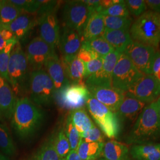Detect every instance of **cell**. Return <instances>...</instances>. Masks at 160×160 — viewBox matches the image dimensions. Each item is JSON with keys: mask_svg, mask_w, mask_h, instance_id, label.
Wrapping results in <instances>:
<instances>
[{"mask_svg": "<svg viewBox=\"0 0 160 160\" xmlns=\"http://www.w3.org/2000/svg\"><path fill=\"white\" fill-rule=\"evenodd\" d=\"M105 29L108 30H129L132 24V19L128 17H113L104 16Z\"/></svg>", "mask_w": 160, "mask_h": 160, "instance_id": "cell-30", "label": "cell"}, {"mask_svg": "<svg viewBox=\"0 0 160 160\" xmlns=\"http://www.w3.org/2000/svg\"><path fill=\"white\" fill-rule=\"evenodd\" d=\"M94 12L83 1H69L62 10L63 27L82 34L84 29Z\"/></svg>", "mask_w": 160, "mask_h": 160, "instance_id": "cell-7", "label": "cell"}, {"mask_svg": "<svg viewBox=\"0 0 160 160\" xmlns=\"http://www.w3.org/2000/svg\"><path fill=\"white\" fill-rule=\"evenodd\" d=\"M125 2L129 12L135 16L142 15L148 7L145 0H127Z\"/></svg>", "mask_w": 160, "mask_h": 160, "instance_id": "cell-38", "label": "cell"}, {"mask_svg": "<svg viewBox=\"0 0 160 160\" xmlns=\"http://www.w3.org/2000/svg\"><path fill=\"white\" fill-rule=\"evenodd\" d=\"M160 138V118L156 102L146 106L139 114L128 135L129 143L141 145L151 143Z\"/></svg>", "mask_w": 160, "mask_h": 160, "instance_id": "cell-2", "label": "cell"}, {"mask_svg": "<svg viewBox=\"0 0 160 160\" xmlns=\"http://www.w3.org/2000/svg\"><path fill=\"white\" fill-rule=\"evenodd\" d=\"M22 12L10 0L0 1V24L6 26L12 23Z\"/></svg>", "mask_w": 160, "mask_h": 160, "instance_id": "cell-28", "label": "cell"}, {"mask_svg": "<svg viewBox=\"0 0 160 160\" xmlns=\"http://www.w3.org/2000/svg\"><path fill=\"white\" fill-rule=\"evenodd\" d=\"M53 146L58 155L61 158H65L71 152L70 144L65 132L61 130L53 139Z\"/></svg>", "mask_w": 160, "mask_h": 160, "instance_id": "cell-32", "label": "cell"}, {"mask_svg": "<svg viewBox=\"0 0 160 160\" xmlns=\"http://www.w3.org/2000/svg\"><path fill=\"white\" fill-rule=\"evenodd\" d=\"M131 154L136 160H160V143L135 145Z\"/></svg>", "mask_w": 160, "mask_h": 160, "instance_id": "cell-25", "label": "cell"}, {"mask_svg": "<svg viewBox=\"0 0 160 160\" xmlns=\"http://www.w3.org/2000/svg\"><path fill=\"white\" fill-rule=\"evenodd\" d=\"M77 57L82 61L84 63L90 61L92 59L100 57L94 52L90 50V49L86 48L85 46H82L80 51L77 55Z\"/></svg>", "mask_w": 160, "mask_h": 160, "instance_id": "cell-42", "label": "cell"}, {"mask_svg": "<svg viewBox=\"0 0 160 160\" xmlns=\"http://www.w3.org/2000/svg\"><path fill=\"white\" fill-rule=\"evenodd\" d=\"M99 160H106V159H104V158H100Z\"/></svg>", "mask_w": 160, "mask_h": 160, "instance_id": "cell-48", "label": "cell"}, {"mask_svg": "<svg viewBox=\"0 0 160 160\" xmlns=\"http://www.w3.org/2000/svg\"><path fill=\"white\" fill-rule=\"evenodd\" d=\"M84 39L80 32L63 27L60 34L59 46L62 55V62L69 61L77 57Z\"/></svg>", "mask_w": 160, "mask_h": 160, "instance_id": "cell-15", "label": "cell"}, {"mask_svg": "<svg viewBox=\"0 0 160 160\" xmlns=\"http://www.w3.org/2000/svg\"><path fill=\"white\" fill-rule=\"evenodd\" d=\"M102 155L106 160H129V149L125 143L111 140L104 143Z\"/></svg>", "mask_w": 160, "mask_h": 160, "instance_id": "cell-22", "label": "cell"}, {"mask_svg": "<svg viewBox=\"0 0 160 160\" xmlns=\"http://www.w3.org/2000/svg\"><path fill=\"white\" fill-rule=\"evenodd\" d=\"M142 75L132 63L129 58L124 53H122L112 73V85L126 92Z\"/></svg>", "mask_w": 160, "mask_h": 160, "instance_id": "cell-8", "label": "cell"}, {"mask_svg": "<svg viewBox=\"0 0 160 160\" xmlns=\"http://www.w3.org/2000/svg\"><path fill=\"white\" fill-rule=\"evenodd\" d=\"M29 64L19 42L12 49L8 67V82L16 94L22 93L28 86Z\"/></svg>", "mask_w": 160, "mask_h": 160, "instance_id": "cell-4", "label": "cell"}, {"mask_svg": "<svg viewBox=\"0 0 160 160\" xmlns=\"http://www.w3.org/2000/svg\"><path fill=\"white\" fill-rule=\"evenodd\" d=\"M120 54L119 52L114 51L102 58V67L96 74L86 78V86L87 87H112V73Z\"/></svg>", "mask_w": 160, "mask_h": 160, "instance_id": "cell-13", "label": "cell"}, {"mask_svg": "<svg viewBox=\"0 0 160 160\" xmlns=\"http://www.w3.org/2000/svg\"><path fill=\"white\" fill-rule=\"evenodd\" d=\"M146 107V103L125 94L116 113L119 119L133 122Z\"/></svg>", "mask_w": 160, "mask_h": 160, "instance_id": "cell-19", "label": "cell"}, {"mask_svg": "<svg viewBox=\"0 0 160 160\" xmlns=\"http://www.w3.org/2000/svg\"><path fill=\"white\" fill-rule=\"evenodd\" d=\"M82 46H85L94 52L101 58L106 56L110 52L114 51V49L102 36L90 40H84Z\"/></svg>", "mask_w": 160, "mask_h": 160, "instance_id": "cell-29", "label": "cell"}, {"mask_svg": "<svg viewBox=\"0 0 160 160\" xmlns=\"http://www.w3.org/2000/svg\"><path fill=\"white\" fill-rule=\"evenodd\" d=\"M67 77L72 84H84L83 80L86 78V65L78 57L67 61L62 62Z\"/></svg>", "mask_w": 160, "mask_h": 160, "instance_id": "cell-23", "label": "cell"}, {"mask_svg": "<svg viewBox=\"0 0 160 160\" xmlns=\"http://www.w3.org/2000/svg\"><path fill=\"white\" fill-rule=\"evenodd\" d=\"M0 160H7V159L5 156L0 154Z\"/></svg>", "mask_w": 160, "mask_h": 160, "instance_id": "cell-47", "label": "cell"}, {"mask_svg": "<svg viewBox=\"0 0 160 160\" xmlns=\"http://www.w3.org/2000/svg\"><path fill=\"white\" fill-rule=\"evenodd\" d=\"M90 96V92L85 84L70 83L56 92L55 98L61 108L74 110L81 109L86 105Z\"/></svg>", "mask_w": 160, "mask_h": 160, "instance_id": "cell-9", "label": "cell"}, {"mask_svg": "<svg viewBox=\"0 0 160 160\" xmlns=\"http://www.w3.org/2000/svg\"><path fill=\"white\" fill-rule=\"evenodd\" d=\"M64 132L68 139L71 150H77L81 141L82 138L81 137L80 133L73 125L69 118H68L67 120Z\"/></svg>", "mask_w": 160, "mask_h": 160, "instance_id": "cell-35", "label": "cell"}, {"mask_svg": "<svg viewBox=\"0 0 160 160\" xmlns=\"http://www.w3.org/2000/svg\"><path fill=\"white\" fill-rule=\"evenodd\" d=\"M73 125L80 133V135L92 129L94 124L83 108L72 110L68 116Z\"/></svg>", "mask_w": 160, "mask_h": 160, "instance_id": "cell-26", "label": "cell"}, {"mask_svg": "<svg viewBox=\"0 0 160 160\" xmlns=\"http://www.w3.org/2000/svg\"><path fill=\"white\" fill-rule=\"evenodd\" d=\"M28 86L30 97L34 103L47 104L55 98V89L53 83L44 69L32 71Z\"/></svg>", "mask_w": 160, "mask_h": 160, "instance_id": "cell-6", "label": "cell"}, {"mask_svg": "<svg viewBox=\"0 0 160 160\" xmlns=\"http://www.w3.org/2000/svg\"><path fill=\"white\" fill-rule=\"evenodd\" d=\"M103 16H109L113 17H128L129 16V12L126 7L125 1L120 0V1L104 10L100 12Z\"/></svg>", "mask_w": 160, "mask_h": 160, "instance_id": "cell-36", "label": "cell"}, {"mask_svg": "<svg viewBox=\"0 0 160 160\" xmlns=\"http://www.w3.org/2000/svg\"><path fill=\"white\" fill-rule=\"evenodd\" d=\"M65 160H82L80 158L77 153V150L71 151L67 157L65 158Z\"/></svg>", "mask_w": 160, "mask_h": 160, "instance_id": "cell-45", "label": "cell"}, {"mask_svg": "<svg viewBox=\"0 0 160 160\" xmlns=\"http://www.w3.org/2000/svg\"><path fill=\"white\" fill-rule=\"evenodd\" d=\"M85 65L86 79L87 77L96 74L97 71L101 69L103 65V58L101 57L96 58L85 63Z\"/></svg>", "mask_w": 160, "mask_h": 160, "instance_id": "cell-40", "label": "cell"}, {"mask_svg": "<svg viewBox=\"0 0 160 160\" xmlns=\"http://www.w3.org/2000/svg\"><path fill=\"white\" fill-rule=\"evenodd\" d=\"M10 1L23 12L29 13H37L40 8L39 0H10Z\"/></svg>", "mask_w": 160, "mask_h": 160, "instance_id": "cell-37", "label": "cell"}, {"mask_svg": "<svg viewBox=\"0 0 160 160\" xmlns=\"http://www.w3.org/2000/svg\"><path fill=\"white\" fill-rule=\"evenodd\" d=\"M87 88L92 96L115 113L125 96V92L113 87H90Z\"/></svg>", "mask_w": 160, "mask_h": 160, "instance_id": "cell-16", "label": "cell"}, {"mask_svg": "<svg viewBox=\"0 0 160 160\" xmlns=\"http://www.w3.org/2000/svg\"><path fill=\"white\" fill-rule=\"evenodd\" d=\"M125 94L144 103L154 102L160 95V81L152 74H143Z\"/></svg>", "mask_w": 160, "mask_h": 160, "instance_id": "cell-11", "label": "cell"}, {"mask_svg": "<svg viewBox=\"0 0 160 160\" xmlns=\"http://www.w3.org/2000/svg\"><path fill=\"white\" fill-rule=\"evenodd\" d=\"M34 160H65V158H61L58 155L53 146V138H51L40 148Z\"/></svg>", "mask_w": 160, "mask_h": 160, "instance_id": "cell-33", "label": "cell"}, {"mask_svg": "<svg viewBox=\"0 0 160 160\" xmlns=\"http://www.w3.org/2000/svg\"><path fill=\"white\" fill-rule=\"evenodd\" d=\"M114 51L123 53L132 41L129 30H108L105 29L102 35Z\"/></svg>", "mask_w": 160, "mask_h": 160, "instance_id": "cell-21", "label": "cell"}, {"mask_svg": "<svg viewBox=\"0 0 160 160\" xmlns=\"http://www.w3.org/2000/svg\"><path fill=\"white\" fill-rule=\"evenodd\" d=\"M55 49L40 37H36L27 46L26 55L29 67L33 71L43 69L48 59L55 53Z\"/></svg>", "mask_w": 160, "mask_h": 160, "instance_id": "cell-12", "label": "cell"}, {"mask_svg": "<svg viewBox=\"0 0 160 160\" xmlns=\"http://www.w3.org/2000/svg\"><path fill=\"white\" fill-rule=\"evenodd\" d=\"M0 148L6 154L12 155L15 151L8 129L1 123H0Z\"/></svg>", "mask_w": 160, "mask_h": 160, "instance_id": "cell-34", "label": "cell"}, {"mask_svg": "<svg viewBox=\"0 0 160 160\" xmlns=\"http://www.w3.org/2000/svg\"><path fill=\"white\" fill-rule=\"evenodd\" d=\"M45 68L53 83L55 92L71 83L67 77L62 61L56 53L48 59Z\"/></svg>", "mask_w": 160, "mask_h": 160, "instance_id": "cell-18", "label": "cell"}, {"mask_svg": "<svg viewBox=\"0 0 160 160\" xmlns=\"http://www.w3.org/2000/svg\"><path fill=\"white\" fill-rule=\"evenodd\" d=\"M86 106L101 131L110 139L118 137L120 133V120L115 112L99 102L91 95Z\"/></svg>", "mask_w": 160, "mask_h": 160, "instance_id": "cell-5", "label": "cell"}, {"mask_svg": "<svg viewBox=\"0 0 160 160\" xmlns=\"http://www.w3.org/2000/svg\"><path fill=\"white\" fill-rule=\"evenodd\" d=\"M14 38H16L9 30L0 24V51L3 50L8 43Z\"/></svg>", "mask_w": 160, "mask_h": 160, "instance_id": "cell-41", "label": "cell"}, {"mask_svg": "<svg viewBox=\"0 0 160 160\" xmlns=\"http://www.w3.org/2000/svg\"><path fill=\"white\" fill-rule=\"evenodd\" d=\"M38 16L36 13L23 12L12 23L2 26L9 30L19 40L28 35L30 31L38 24Z\"/></svg>", "mask_w": 160, "mask_h": 160, "instance_id": "cell-17", "label": "cell"}, {"mask_svg": "<svg viewBox=\"0 0 160 160\" xmlns=\"http://www.w3.org/2000/svg\"><path fill=\"white\" fill-rule=\"evenodd\" d=\"M15 93L5 79L0 77V114L10 118L16 103Z\"/></svg>", "mask_w": 160, "mask_h": 160, "instance_id": "cell-20", "label": "cell"}, {"mask_svg": "<svg viewBox=\"0 0 160 160\" xmlns=\"http://www.w3.org/2000/svg\"><path fill=\"white\" fill-rule=\"evenodd\" d=\"M81 137L82 140L87 142H104V136L102 132L95 125L89 131L82 133Z\"/></svg>", "mask_w": 160, "mask_h": 160, "instance_id": "cell-39", "label": "cell"}, {"mask_svg": "<svg viewBox=\"0 0 160 160\" xmlns=\"http://www.w3.org/2000/svg\"><path fill=\"white\" fill-rule=\"evenodd\" d=\"M105 30L104 16L94 12L90 17L82 32L84 41L102 37Z\"/></svg>", "mask_w": 160, "mask_h": 160, "instance_id": "cell-24", "label": "cell"}, {"mask_svg": "<svg viewBox=\"0 0 160 160\" xmlns=\"http://www.w3.org/2000/svg\"><path fill=\"white\" fill-rule=\"evenodd\" d=\"M19 40L16 38L13 39L8 43L6 48L0 51V77L8 82V67L10 61V54L14 46Z\"/></svg>", "mask_w": 160, "mask_h": 160, "instance_id": "cell-31", "label": "cell"}, {"mask_svg": "<svg viewBox=\"0 0 160 160\" xmlns=\"http://www.w3.org/2000/svg\"></svg>", "mask_w": 160, "mask_h": 160, "instance_id": "cell-49", "label": "cell"}, {"mask_svg": "<svg viewBox=\"0 0 160 160\" xmlns=\"http://www.w3.org/2000/svg\"><path fill=\"white\" fill-rule=\"evenodd\" d=\"M104 142H87L81 139L77 149L82 160H96L102 154Z\"/></svg>", "mask_w": 160, "mask_h": 160, "instance_id": "cell-27", "label": "cell"}, {"mask_svg": "<svg viewBox=\"0 0 160 160\" xmlns=\"http://www.w3.org/2000/svg\"><path fill=\"white\" fill-rule=\"evenodd\" d=\"M132 39L145 45L158 48L160 43V14L147 11L138 17L129 29Z\"/></svg>", "mask_w": 160, "mask_h": 160, "instance_id": "cell-3", "label": "cell"}, {"mask_svg": "<svg viewBox=\"0 0 160 160\" xmlns=\"http://www.w3.org/2000/svg\"><path fill=\"white\" fill-rule=\"evenodd\" d=\"M143 74H152L157 52L154 48L132 40L123 52Z\"/></svg>", "mask_w": 160, "mask_h": 160, "instance_id": "cell-10", "label": "cell"}, {"mask_svg": "<svg viewBox=\"0 0 160 160\" xmlns=\"http://www.w3.org/2000/svg\"><path fill=\"white\" fill-rule=\"evenodd\" d=\"M40 38L55 49L59 46L60 32L56 12H48L38 17Z\"/></svg>", "mask_w": 160, "mask_h": 160, "instance_id": "cell-14", "label": "cell"}, {"mask_svg": "<svg viewBox=\"0 0 160 160\" xmlns=\"http://www.w3.org/2000/svg\"><path fill=\"white\" fill-rule=\"evenodd\" d=\"M12 117V125L17 135L26 138L39 128L43 113L31 100L23 97L17 100Z\"/></svg>", "mask_w": 160, "mask_h": 160, "instance_id": "cell-1", "label": "cell"}, {"mask_svg": "<svg viewBox=\"0 0 160 160\" xmlns=\"http://www.w3.org/2000/svg\"><path fill=\"white\" fill-rule=\"evenodd\" d=\"M157 104V110H158V113L159 114L160 118V97L155 102Z\"/></svg>", "mask_w": 160, "mask_h": 160, "instance_id": "cell-46", "label": "cell"}, {"mask_svg": "<svg viewBox=\"0 0 160 160\" xmlns=\"http://www.w3.org/2000/svg\"><path fill=\"white\" fill-rule=\"evenodd\" d=\"M152 74L160 81V53L157 52L152 67Z\"/></svg>", "mask_w": 160, "mask_h": 160, "instance_id": "cell-43", "label": "cell"}, {"mask_svg": "<svg viewBox=\"0 0 160 160\" xmlns=\"http://www.w3.org/2000/svg\"><path fill=\"white\" fill-rule=\"evenodd\" d=\"M145 2L152 11L160 14V0H147Z\"/></svg>", "mask_w": 160, "mask_h": 160, "instance_id": "cell-44", "label": "cell"}]
</instances>
